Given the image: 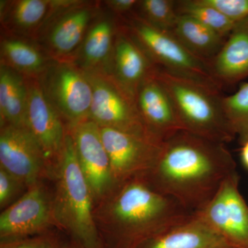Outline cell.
I'll use <instances>...</instances> for the list:
<instances>
[{
    "mask_svg": "<svg viewBox=\"0 0 248 248\" xmlns=\"http://www.w3.org/2000/svg\"><path fill=\"white\" fill-rule=\"evenodd\" d=\"M235 172L236 162L226 144L181 130L164 141L144 177L156 190L196 213Z\"/></svg>",
    "mask_w": 248,
    "mask_h": 248,
    "instance_id": "obj_1",
    "label": "cell"
},
{
    "mask_svg": "<svg viewBox=\"0 0 248 248\" xmlns=\"http://www.w3.org/2000/svg\"><path fill=\"white\" fill-rule=\"evenodd\" d=\"M193 214L144 177L117 186L94 208L98 231L108 248H138Z\"/></svg>",
    "mask_w": 248,
    "mask_h": 248,
    "instance_id": "obj_2",
    "label": "cell"
},
{
    "mask_svg": "<svg viewBox=\"0 0 248 248\" xmlns=\"http://www.w3.org/2000/svg\"><path fill=\"white\" fill-rule=\"evenodd\" d=\"M55 177L53 207L56 226L66 232L73 242L85 248L105 246L94 220L93 194L80 169L69 131Z\"/></svg>",
    "mask_w": 248,
    "mask_h": 248,
    "instance_id": "obj_3",
    "label": "cell"
},
{
    "mask_svg": "<svg viewBox=\"0 0 248 248\" xmlns=\"http://www.w3.org/2000/svg\"><path fill=\"white\" fill-rule=\"evenodd\" d=\"M156 75L169 93L182 130L223 144L234 140L219 91L156 68Z\"/></svg>",
    "mask_w": 248,
    "mask_h": 248,
    "instance_id": "obj_4",
    "label": "cell"
},
{
    "mask_svg": "<svg viewBox=\"0 0 248 248\" xmlns=\"http://www.w3.org/2000/svg\"><path fill=\"white\" fill-rule=\"evenodd\" d=\"M122 20L156 68L220 91L222 86L208 63L189 51L172 32L156 29L133 14Z\"/></svg>",
    "mask_w": 248,
    "mask_h": 248,
    "instance_id": "obj_5",
    "label": "cell"
},
{
    "mask_svg": "<svg viewBox=\"0 0 248 248\" xmlns=\"http://www.w3.org/2000/svg\"><path fill=\"white\" fill-rule=\"evenodd\" d=\"M102 6V1L53 0L36 42L55 61L72 62Z\"/></svg>",
    "mask_w": 248,
    "mask_h": 248,
    "instance_id": "obj_6",
    "label": "cell"
},
{
    "mask_svg": "<svg viewBox=\"0 0 248 248\" xmlns=\"http://www.w3.org/2000/svg\"><path fill=\"white\" fill-rule=\"evenodd\" d=\"M38 79L67 130L90 120L92 86L86 73L74 63L54 61Z\"/></svg>",
    "mask_w": 248,
    "mask_h": 248,
    "instance_id": "obj_7",
    "label": "cell"
},
{
    "mask_svg": "<svg viewBox=\"0 0 248 248\" xmlns=\"http://www.w3.org/2000/svg\"><path fill=\"white\" fill-rule=\"evenodd\" d=\"M93 88L90 120L99 126L116 129L158 143L139 111L136 98L111 76L86 74Z\"/></svg>",
    "mask_w": 248,
    "mask_h": 248,
    "instance_id": "obj_8",
    "label": "cell"
},
{
    "mask_svg": "<svg viewBox=\"0 0 248 248\" xmlns=\"http://www.w3.org/2000/svg\"><path fill=\"white\" fill-rule=\"evenodd\" d=\"M237 171L223 181L212 200L194 213L233 248H248V205L239 191Z\"/></svg>",
    "mask_w": 248,
    "mask_h": 248,
    "instance_id": "obj_9",
    "label": "cell"
},
{
    "mask_svg": "<svg viewBox=\"0 0 248 248\" xmlns=\"http://www.w3.org/2000/svg\"><path fill=\"white\" fill-rule=\"evenodd\" d=\"M55 226L53 195L40 182L31 186L0 215L1 242L44 234Z\"/></svg>",
    "mask_w": 248,
    "mask_h": 248,
    "instance_id": "obj_10",
    "label": "cell"
},
{
    "mask_svg": "<svg viewBox=\"0 0 248 248\" xmlns=\"http://www.w3.org/2000/svg\"><path fill=\"white\" fill-rule=\"evenodd\" d=\"M100 131L116 186L145 177L153 169L163 143L113 128L100 127Z\"/></svg>",
    "mask_w": 248,
    "mask_h": 248,
    "instance_id": "obj_11",
    "label": "cell"
},
{
    "mask_svg": "<svg viewBox=\"0 0 248 248\" xmlns=\"http://www.w3.org/2000/svg\"><path fill=\"white\" fill-rule=\"evenodd\" d=\"M0 168L28 188L50 176L45 153L31 130L11 125L0 126Z\"/></svg>",
    "mask_w": 248,
    "mask_h": 248,
    "instance_id": "obj_12",
    "label": "cell"
},
{
    "mask_svg": "<svg viewBox=\"0 0 248 248\" xmlns=\"http://www.w3.org/2000/svg\"><path fill=\"white\" fill-rule=\"evenodd\" d=\"M28 125L48 161L50 176L56 175L68 130L61 116L49 102L38 78H26Z\"/></svg>",
    "mask_w": 248,
    "mask_h": 248,
    "instance_id": "obj_13",
    "label": "cell"
},
{
    "mask_svg": "<svg viewBox=\"0 0 248 248\" xmlns=\"http://www.w3.org/2000/svg\"><path fill=\"white\" fill-rule=\"evenodd\" d=\"M68 131L71 134L80 169L96 205L117 187L108 155L103 143L100 127L89 120Z\"/></svg>",
    "mask_w": 248,
    "mask_h": 248,
    "instance_id": "obj_14",
    "label": "cell"
},
{
    "mask_svg": "<svg viewBox=\"0 0 248 248\" xmlns=\"http://www.w3.org/2000/svg\"><path fill=\"white\" fill-rule=\"evenodd\" d=\"M122 24V18L103 3L72 63L86 74L111 76L116 36Z\"/></svg>",
    "mask_w": 248,
    "mask_h": 248,
    "instance_id": "obj_15",
    "label": "cell"
},
{
    "mask_svg": "<svg viewBox=\"0 0 248 248\" xmlns=\"http://www.w3.org/2000/svg\"><path fill=\"white\" fill-rule=\"evenodd\" d=\"M136 100L143 122L160 141L182 130L172 100L158 79L156 69L140 85Z\"/></svg>",
    "mask_w": 248,
    "mask_h": 248,
    "instance_id": "obj_16",
    "label": "cell"
},
{
    "mask_svg": "<svg viewBox=\"0 0 248 248\" xmlns=\"http://www.w3.org/2000/svg\"><path fill=\"white\" fill-rule=\"evenodd\" d=\"M155 69L156 67L122 21L116 36L111 76L136 98L140 85Z\"/></svg>",
    "mask_w": 248,
    "mask_h": 248,
    "instance_id": "obj_17",
    "label": "cell"
},
{
    "mask_svg": "<svg viewBox=\"0 0 248 248\" xmlns=\"http://www.w3.org/2000/svg\"><path fill=\"white\" fill-rule=\"evenodd\" d=\"M138 248H233L193 214L162 232L147 240Z\"/></svg>",
    "mask_w": 248,
    "mask_h": 248,
    "instance_id": "obj_18",
    "label": "cell"
},
{
    "mask_svg": "<svg viewBox=\"0 0 248 248\" xmlns=\"http://www.w3.org/2000/svg\"><path fill=\"white\" fill-rule=\"evenodd\" d=\"M210 67L221 86L248 77V19L236 24Z\"/></svg>",
    "mask_w": 248,
    "mask_h": 248,
    "instance_id": "obj_19",
    "label": "cell"
},
{
    "mask_svg": "<svg viewBox=\"0 0 248 248\" xmlns=\"http://www.w3.org/2000/svg\"><path fill=\"white\" fill-rule=\"evenodd\" d=\"M53 4V0H1V32L35 40Z\"/></svg>",
    "mask_w": 248,
    "mask_h": 248,
    "instance_id": "obj_20",
    "label": "cell"
},
{
    "mask_svg": "<svg viewBox=\"0 0 248 248\" xmlns=\"http://www.w3.org/2000/svg\"><path fill=\"white\" fill-rule=\"evenodd\" d=\"M55 61L35 40L1 32L0 64L25 78H40Z\"/></svg>",
    "mask_w": 248,
    "mask_h": 248,
    "instance_id": "obj_21",
    "label": "cell"
},
{
    "mask_svg": "<svg viewBox=\"0 0 248 248\" xmlns=\"http://www.w3.org/2000/svg\"><path fill=\"white\" fill-rule=\"evenodd\" d=\"M11 125L29 129L26 78L0 64V126Z\"/></svg>",
    "mask_w": 248,
    "mask_h": 248,
    "instance_id": "obj_22",
    "label": "cell"
},
{
    "mask_svg": "<svg viewBox=\"0 0 248 248\" xmlns=\"http://www.w3.org/2000/svg\"><path fill=\"white\" fill-rule=\"evenodd\" d=\"M171 32L183 45L210 66L226 39L193 18L179 14Z\"/></svg>",
    "mask_w": 248,
    "mask_h": 248,
    "instance_id": "obj_23",
    "label": "cell"
},
{
    "mask_svg": "<svg viewBox=\"0 0 248 248\" xmlns=\"http://www.w3.org/2000/svg\"><path fill=\"white\" fill-rule=\"evenodd\" d=\"M176 9L178 14L193 18L226 39L236 25L203 0H178Z\"/></svg>",
    "mask_w": 248,
    "mask_h": 248,
    "instance_id": "obj_24",
    "label": "cell"
},
{
    "mask_svg": "<svg viewBox=\"0 0 248 248\" xmlns=\"http://www.w3.org/2000/svg\"><path fill=\"white\" fill-rule=\"evenodd\" d=\"M226 120L241 144L248 140V82L244 83L231 95L221 98Z\"/></svg>",
    "mask_w": 248,
    "mask_h": 248,
    "instance_id": "obj_25",
    "label": "cell"
},
{
    "mask_svg": "<svg viewBox=\"0 0 248 248\" xmlns=\"http://www.w3.org/2000/svg\"><path fill=\"white\" fill-rule=\"evenodd\" d=\"M133 14L150 25L169 32L179 16L174 0H139Z\"/></svg>",
    "mask_w": 248,
    "mask_h": 248,
    "instance_id": "obj_26",
    "label": "cell"
},
{
    "mask_svg": "<svg viewBox=\"0 0 248 248\" xmlns=\"http://www.w3.org/2000/svg\"><path fill=\"white\" fill-rule=\"evenodd\" d=\"M27 189L19 179L0 168V208H8L22 190Z\"/></svg>",
    "mask_w": 248,
    "mask_h": 248,
    "instance_id": "obj_27",
    "label": "cell"
},
{
    "mask_svg": "<svg viewBox=\"0 0 248 248\" xmlns=\"http://www.w3.org/2000/svg\"><path fill=\"white\" fill-rule=\"evenodd\" d=\"M237 24L248 19V0H203Z\"/></svg>",
    "mask_w": 248,
    "mask_h": 248,
    "instance_id": "obj_28",
    "label": "cell"
},
{
    "mask_svg": "<svg viewBox=\"0 0 248 248\" xmlns=\"http://www.w3.org/2000/svg\"><path fill=\"white\" fill-rule=\"evenodd\" d=\"M0 248H61L58 241L47 232L25 239L1 242Z\"/></svg>",
    "mask_w": 248,
    "mask_h": 248,
    "instance_id": "obj_29",
    "label": "cell"
},
{
    "mask_svg": "<svg viewBox=\"0 0 248 248\" xmlns=\"http://www.w3.org/2000/svg\"><path fill=\"white\" fill-rule=\"evenodd\" d=\"M138 0H108L103 1L108 9L121 18L133 14Z\"/></svg>",
    "mask_w": 248,
    "mask_h": 248,
    "instance_id": "obj_30",
    "label": "cell"
},
{
    "mask_svg": "<svg viewBox=\"0 0 248 248\" xmlns=\"http://www.w3.org/2000/svg\"><path fill=\"white\" fill-rule=\"evenodd\" d=\"M241 158L243 164L246 169L248 170V140L241 145Z\"/></svg>",
    "mask_w": 248,
    "mask_h": 248,
    "instance_id": "obj_31",
    "label": "cell"
},
{
    "mask_svg": "<svg viewBox=\"0 0 248 248\" xmlns=\"http://www.w3.org/2000/svg\"><path fill=\"white\" fill-rule=\"evenodd\" d=\"M66 248H86L84 247V246H81V245L77 244L76 242L72 243L71 245H69V246H68V247H66ZM101 248H108L107 247V246H104V247Z\"/></svg>",
    "mask_w": 248,
    "mask_h": 248,
    "instance_id": "obj_32",
    "label": "cell"
}]
</instances>
